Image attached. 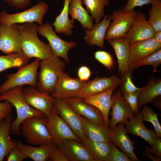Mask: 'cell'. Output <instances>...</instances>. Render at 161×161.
I'll list each match as a JSON object with an SVG mask.
<instances>
[{
	"instance_id": "6da1fadb",
	"label": "cell",
	"mask_w": 161,
	"mask_h": 161,
	"mask_svg": "<svg viewBox=\"0 0 161 161\" xmlns=\"http://www.w3.org/2000/svg\"><path fill=\"white\" fill-rule=\"evenodd\" d=\"M24 54L29 59L35 58L41 61L54 55L49 44L41 41L38 35V24L34 23L18 24Z\"/></svg>"
},
{
	"instance_id": "7a4b0ae2",
	"label": "cell",
	"mask_w": 161,
	"mask_h": 161,
	"mask_svg": "<svg viewBox=\"0 0 161 161\" xmlns=\"http://www.w3.org/2000/svg\"><path fill=\"white\" fill-rule=\"evenodd\" d=\"M24 89V86H18L0 94V101H7L16 108L17 117L11 123L10 132L16 136H18L21 134V126L24 120L32 117L45 116L42 112L31 107L26 102L23 96Z\"/></svg>"
},
{
	"instance_id": "3957f363",
	"label": "cell",
	"mask_w": 161,
	"mask_h": 161,
	"mask_svg": "<svg viewBox=\"0 0 161 161\" xmlns=\"http://www.w3.org/2000/svg\"><path fill=\"white\" fill-rule=\"evenodd\" d=\"M39 71L37 75V88L40 91L50 94L52 93L60 75L66 67L60 57L54 55L41 61Z\"/></svg>"
},
{
	"instance_id": "277c9868",
	"label": "cell",
	"mask_w": 161,
	"mask_h": 161,
	"mask_svg": "<svg viewBox=\"0 0 161 161\" xmlns=\"http://www.w3.org/2000/svg\"><path fill=\"white\" fill-rule=\"evenodd\" d=\"M44 117H34L24 120L21 126V133L29 144L41 145L53 144Z\"/></svg>"
},
{
	"instance_id": "5b68a950",
	"label": "cell",
	"mask_w": 161,
	"mask_h": 161,
	"mask_svg": "<svg viewBox=\"0 0 161 161\" xmlns=\"http://www.w3.org/2000/svg\"><path fill=\"white\" fill-rule=\"evenodd\" d=\"M41 61L36 58L18 69L16 72L7 75V79L0 86V94L12 88L26 85L37 88V71Z\"/></svg>"
},
{
	"instance_id": "8992f818",
	"label": "cell",
	"mask_w": 161,
	"mask_h": 161,
	"mask_svg": "<svg viewBox=\"0 0 161 161\" xmlns=\"http://www.w3.org/2000/svg\"><path fill=\"white\" fill-rule=\"evenodd\" d=\"M48 10L47 4L40 1L29 9L19 13L9 14L2 11L0 13V24L10 25L36 22L41 25L43 18Z\"/></svg>"
},
{
	"instance_id": "52a82bcc",
	"label": "cell",
	"mask_w": 161,
	"mask_h": 161,
	"mask_svg": "<svg viewBox=\"0 0 161 161\" xmlns=\"http://www.w3.org/2000/svg\"><path fill=\"white\" fill-rule=\"evenodd\" d=\"M46 124L51 135L53 143L60 148L62 140L66 139L81 140L75 134L70 128L59 116L54 106L49 115L46 116Z\"/></svg>"
},
{
	"instance_id": "ba28073f",
	"label": "cell",
	"mask_w": 161,
	"mask_h": 161,
	"mask_svg": "<svg viewBox=\"0 0 161 161\" xmlns=\"http://www.w3.org/2000/svg\"><path fill=\"white\" fill-rule=\"evenodd\" d=\"M37 30L40 35L48 40L54 55L63 58L69 63L68 52L71 49L76 47L77 42L66 41L60 38L54 30L52 25L48 22L38 25Z\"/></svg>"
},
{
	"instance_id": "9c48e42d",
	"label": "cell",
	"mask_w": 161,
	"mask_h": 161,
	"mask_svg": "<svg viewBox=\"0 0 161 161\" xmlns=\"http://www.w3.org/2000/svg\"><path fill=\"white\" fill-rule=\"evenodd\" d=\"M136 11L129 12L120 9L114 10L111 15V21L107 31L105 39L123 38L129 29L135 18Z\"/></svg>"
},
{
	"instance_id": "30bf717a",
	"label": "cell",
	"mask_w": 161,
	"mask_h": 161,
	"mask_svg": "<svg viewBox=\"0 0 161 161\" xmlns=\"http://www.w3.org/2000/svg\"><path fill=\"white\" fill-rule=\"evenodd\" d=\"M54 98V106L59 116L80 140H86L81 116L76 113L62 99Z\"/></svg>"
},
{
	"instance_id": "8fae6325",
	"label": "cell",
	"mask_w": 161,
	"mask_h": 161,
	"mask_svg": "<svg viewBox=\"0 0 161 161\" xmlns=\"http://www.w3.org/2000/svg\"><path fill=\"white\" fill-rule=\"evenodd\" d=\"M87 81H83L79 78L71 77L67 73L63 72L60 75L51 95L54 97L62 99L75 97Z\"/></svg>"
},
{
	"instance_id": "7c38bea8",
	"label": "cell",
	"mask_w": 161,
	"mask_h": 161,
	"mask_svg": "<svg viewBox=\"0 0 161 161\" xmlns=\"http://www.w3.org/2000/svg\"><path fill=\"white\" fill-rule=\"evenodd\" d=\"M156 31L149 24L146 15L137 11L134 20L123 37L130 44L154 38Z\"/></svg>"
},
{
	"instance_id": "4fadbf2b",
	"label": "cell",
	"mask_w": 161,
	"mask_h": 161,
	"mask_svg": "<svg viewBox=\"0 0 161 161\" xmlns=\"http://www.w3.org/2000/svg\"><path fill=\"white\" fill-rule=\"evenodd\" d=\"M0 50L7 55L16 52L23 53L17 24L10 25L0 24Z\"/></svg>"
},
{
	"instance_id": "5bb4252c",
	"label": "cell",
	"mask_w": 161,
	"mask_h": 161,
	"mask_svg": "<svg viewBox=\"0 0 161 161\" xmlns=\"http://www.w3.org/2000/svg\"><path fill=\"white\" fill-rule=\"evenodd\" d=\"M161 48V44L154 38L137 41L130 44L129 69L138 68L137 63Z\"/></svg>"
},
{
	"instance_id": "9a60e30c",
	"label": "cell",
	"mask_w": 161,
	"mask_h": 161,
	"mask_svg": "<svg viewBox=\"0 0 161 161\" xmlns=\"http://www.w3.org/2000/svg\"><path fill=\"white\" fill-rule=\"evenodd\" d=\"M23 96L29 106L42 112L46 116L49 115L54 106V98L51 95L30 86L24 89Z\"/></svg>"
},
{
	"instance_id": "2e32d148",
	"label": "cell",
	"mask_w": 161,
	"mask_h": 161,
	"mask_svg": "<svg viewBox=\"0 0 161 161\" xmlns=\"http://www.w3.org/2000/svg\"><path fill=\"white\" fill-rule=\"evenodd\" d=\"M120 83L121 79L115 75L109 77L97 76L93 80H88L75 97L83 99L100 94L112 88H116L120 85Z\"/></svg>"
},
{
	"instance_id": "e0dca14e",
	"label": "cell",
	"mask_w": 161,
	"mask_h": 161,
	"mask_svg": "<svg viewBox=\"0 0 161 161\" xmlns=\"http://www.w3.org/2000/svg\"><path fill=\"white\" fill-rule=\"evenodd\" d=\"M111 109V118L109 125L111 131L118 123H123L124 124L135 115L123 99L119 90L113 94Z\"/></svg>"
},
{
	"instance_id": "ac0fdd59",
	"label": "cell",
	"mask_w": 161,
	"mask_h": 161,
	"mask_svg": "<svg viewBox=\"0 0 161 161\" xmlns=\"http://www.w3.org/2000/svg\"><path fill=\"white\" fill-rule=\"evenodd\" d=\"M76 113L100 124H105L101 112L94 106L84 103L83 99L76 97L63 99Z\"/></svg>"
},
{
	"instance_id": "d6986e66",
	"label": "cell",
	"mask_w": 161,
	"mask_h": 161,
	"mask_svg": "<svg viewBox=\"0 0 161 161\" xmlns=\"http://www.w3.org/2000/svg\"><path fill=\"white\" fill-rule=\"evenodd\" d=\"M121 123L111 131L109 140L118 146L131 161H138L134 151V142L129 137L124 126Z\"/></svg>"
},
{
	"instance_id": "ffe728a7",
	"label": "cell",
	"mask_w": 161,
	"mask_h": 161,
	"mask_svg": "<svg viewBox=\"0 0 161 161\" xmlns=\"http://www.w3.org/2000/svg\"><path fill=\"white\" fill-rule=\"evenodd\" d=\"M143 122L141 110L124 124L127 132L142 138L151 146L157 137L155 132L146 128Z\"/></svg>"
},
{
	"instance_id": "44dd1931",
	"label": "cell",
	"mask_w": 161,
	"mask_h": 161,
	"mask_svg": "<svg viewBox=\"0 0 161 161\" xmlns=\"http://www.w3.org/2000/svg\"><path fill=\"white\" fill-rule=\"evenodd\" d=\"M60 148L68 161H95L80 142L76 140H63Z\"/></svg>"
},
{
	"instance_id": "7402d4cb",
	"label": "cell",
	"mask_w": 161,
	"mask_h": 161,
	"mask_svg": "<svg viewBox=\"0 0 161 161\" xmlns=\"http://www.w3.org/2000/svg\"><path fill=\"white\" fill-rule=\"evenodd\" d=\"M111 21V14L105 16L100 22L94 25L91 30L86 29L84 39L89 46L96 45L101 49L105 47L106 32Z\"/></svg>"
},
{
	"instance_id": "603a6c76",
	"label": "cell",
	"mask_w": 161,
	"mask_h": 161,
	"mask_svg": "<svg viewBox=\"0 0 161 161\" xmlns=\"http://www.w3.org/2000/svg\"><path fill=\"white\" fill-rule=\"evenodd\" d=\"M116 88H112L100 94L83 99L84 103L94 106L101 112L104 116L105 124L109 127L110 121L109 115L112 103V95Z\"/></svg>"
},
{
	"instance_id": "cb8c5ba5",
	"label": "cell",
	"mask_w": 161,
	"mask_h": 161,
	"mask_svg": "<svg viewBox=\"0 0 161 161\" xmlns=\"http://www.w3.org/2000/svg\"><path fill=\"white\" fill-rule=\"evenodd\" d=\"M85 134L89 140L95 142H110L111 130L105 124L97 123L81 116Z\"/></svg>"
},
{
	"instance_id": "d4e9b609",
	"label": "cell",
	"mask_w": 161,
	"mask_h": 161,
	"mask_svg": "<svg viewBox=\"0 0 161 161\" xmlns=\"http://www.w3.org/2000/svg\"><path fill=\"white\" fill-rule=\"evenodd\" d=\"M116 55L119 74L122 77L129 69L130 44L123 38L107 40Z\"/></svg>"
},
{
	"instance_id": "484cf974",
	"label": "cell",
	"mask_w": 161,
	"mask_h": 161,
	"mask_svg": "<svg viewBox=\"0 0 161 161\" xmlns=\"http://www.w3.org/2000/svg\"><path fill=\"white\" fill-rule=\"evenodd\" d=\"M137 106L139 110L147 104L152 103L157 97L161 95V79L152 76L146 85L139 90Z\"/></svg>"
},
{
	"instance_id": "4316f807",
	"label": "cell",
	"mask_w": 161,
	"mask_h": 161,
	"mask_svg": "<svg viewBox=\"0 0 161 161\" xmlns=\"http://www.w3.org/2000/svg\"><path fill=\"white\" fill-rule=\"evenodd\" d=\"M12 118L10 115L0 122V161H3L10 151L16 147L17 142L11 140L10 136Z\"/></svg>"
},
{
	"instance_id": "83f0119b",
	"label": "cell",
	"mask_w": 161,
	"mask_h": 161,
	"mask_svg": "<svg viewBox=\"0 0 161 161\" xmlns=\"http://www.w3.org/2000/svg\"><path fill=\"white\" fill-rule=\"evenodd\" d=\"M80 142L95 161H108L110 154V142H95L87 138L81 140Z\"/></svg>"
},
{
	"instance_id": "f1b7e54d",
	"label": "cell",
	"mask_w": 161,
	"mask_h": 161,
	"mask_svg": "<svg viewBox=\"0 0 161 161\" xmlns=\"http://www.w3.org/2000/svg\"><path fill=\"white\" fill-rule=\"evenodd\" d=\"M56 146L54 144H46L35 147L24 144L21 141L17 142L16 147L34 161H46L49 159L50 154Z\"/></svg>"
},
{
	"instance_id": "f546056e",
	"label": "cell",
	"mask_w": 161,
	"mask_h": 161,
	"mask_svg": "<svg viewBox=\"0 0 161 161\" xmlns=\"http://www.w3.org/2000/svg\"><path fill=\"white\" fill-rule=\"evenodd\" d=\"M69 12L71 19L78 21L84 29L90 30L93 27V19L83 7L82 0H71Z\"/></svg>"
},
{
	"instance_id": "4dcf8cb0",
	"label": "cell",
	"mask_w": 161,
	"mask_h": 161,
	"mask_svg": "<svg viewBox=\"0 0 161 161\" xmlns=\"http://www.w3.org/2000/svg\"><path fill=\"white\" fill-rule=\"evenodd\" d=\"M71 0H64L63 9L52 24L56 33H64L69 36L72 35V30L75 27L74 21L69 19V8Z\"/></svg>"
},
{
	"instance_id": "1f68e13d",
	"label": "cell",
	"mask_w": 161,
	"mask_h": 161,
	"mask_svg": "<svg viewBox=\"0 0 161 161\" xmlns=\"http://www.w3.org/2000/svg\"><path fill=\"white\" fill-rule=\"evenodd\" d=\"M29 60L22 53L16 52L0 55V73L13 68L19 69L28 64Z\"/></svg>"
},
{
	"instance_id": "d6a6232c",
	"label": "cell",
	"mask_w": 161,
	"mask_h": 161,
	"mask_svg": "<svg viewBox=\"0 0 161 161\" xmlns=\"http://www.w3.org/2000/svg\"><path fill=\"white\" fill-rule=\"evenodd\" d=\"M109 0H83L82 2L87 11L91 15L96 23L101 21L105 16L104 8L109 4Z\"/></svg>"
},
{
	"instance_id": "836d02e7",
	"label": "cell",
	"mask_w": 161,
	"mask_h": 161,
	"mask_svg": "<svg viewBox=\"0 0 161 161\" xmlns=\"http://www.w3.org/2000/svg\"><path fill=\"white\" fill-rule=\"evenodd\" d=\"M148 12V21L156 32L161 31V0H154Z\"/></svg>"
},
{
	"instance_id": "e575fe53",
	"label": "cell",
	"mask_w": 161,
	"mask_h": 161,
	"mask_svg": "<svg viewBox=\"0 0 161 161\" xmlns=\"http://www.w3.org/2000/svg\"><path fill=\"white\" fill-rule=\"evenodd\" d=\"M141 111L143 121L151 122L154 126L157 137L161 138V126L157 117L160 115L155 113L150 107L147 106H144Z\"/></svg>"
},
{
	"instance_id": "d590c367",
	"label": "cell",
	"mask_w": 161,
	"mask_h": 161,
	"mask_svg": "<svg viewBox=\"0 0 161 161\" xmlns=\"http://www.w3.org/2000/svg\"><path fill=\"white\" fill-rule=\"evenodd\" d=\"M132 71V70L129 69L121 77L120 87L119 90L122 94L134 92L139 91L140 89L136 87L133 83Z\"/></svg>"
},
{
	"instance_id": "8d00e7d4",
	"label": "cell",
	"mask_w": 161,
	"mask_h": 161,
	"mask_svg": "<svg viewBox=\"0 0 161 161\" xmlns=\"http://www.w3.org/2000/svg\"><path fill=\"white\" fill-rule=\"evenodd\" d=\"M161 64V48L148 56L139 61L137 64L138 67L151 65L155 71Z\"/></svg>"
},
{
	"instance_id": "74e56055",
	"label": "cell",
	"mask_w": 161,
	"mask_h": 161,
	"mask_svg": "<svg viewBox=\"0 0 161 161\" xmlns=\"http://www.w3.org/2000/svg\"><path fill=\"white\" fill-rule=\"evenodd\" d=\"M139 91L131 93L122 94L123 100L129 106L134 114L139 112L137 103L139 97Z\"/></svg>"
},
{
	"instance_id": "f35d334b",
	"label": "cell",
	"mask_w": 161,
	"mask_h": 161,
	"mask_svg": "<svg viewBox=\"0 0 161 161\" xmlns=\"http://www.w3.org/2000/svg\"><path fill=\"white\" fill-rule=\"evenodd\" d=\"M95 58L107 69L111 70L114 66V61L111 55L103 51H98L94 53Z\"/></svg>"
},
{
	"instance_id": "ab89813d",
	"label": "cell",
	"mask_w": 161,
	"mask_h": 161,
	"mask_svg": "<svg viewBox=\"0 0 161 161\" xmlns=\"http://www.w3.org/2000/svg\"><path fill=\"white\" fill-rule=\"evenodd\" d=\"M110 154L108 161H131V160L123 151H120L113 143L110 142Z\"/></svg>"
},
{
	"instance_id": "60d3db41",
	"label": "cell",
	"mask_w": 161,
	"mask_h": 161,
	"mask_svg": "<svg viewBox=\"0 0 161 161\" xmlns=\"http://www.w3.org/2000/svg\"><path fill=\"white\" fill-rule=\"evenodd\" d=\"M154 0H128L125 7L122 9L125 12H129L136 7H142L145 5L151 3Z\"/></svg>"
},
{
	"instance_id": "b9f144b4",
	"label": "cell",
	"mask_w": 161,
	"mask_h": 161,
	"mask_svg": "<svg viewBox=\"0 0 161 161\" xmlns=\"http://www.w3.org/2000/svg\"><path fill=\"white\" fill-rule=\"evenodd\" d=\"M13 107L12 104L7 101L0 102V122L10 115Z\"/></svg>"
},
{
	"instance_id": "7bdbcfd3",
	"label": "cell",
	"mask_w": 161,
	"mask_h": 161,
	"mask_svg": "<svg viewBox=\"0 0 161 161\" xmlns=\"http://www.w3.org/2000/svg\"><path fill=\"white\" fill-rule=\"evenodd\" d=\"M7 157V161H22L27 158V156L16 147L10 152Z\"/></svg>"
},
{
	"instance_id": "ee69618b",
	"label": "cell",
	"mask_w": 161,
	"mask_h": 161,
	"mask_svg": "<svg viewBox=\"0 0 161 161\" xmlns=\"http://www.w3.org/2000/svg\"><path fill=\"white\" fill-rule=\"evenodd\" d=\"M10 6L18 9L26 8L32 0H3Z\"/></svg>"
},
{
	"instance_id": "f6af8a7d",
	"label": "cell",
	"mask_w": 161,
	"mask_h": 161,
	"mask_svg": "<svg viewBox=\"0 0 161 161\" xmlns=\"http://www.w3.org/2000/svg\"><path fill=\"white\" fill-rule=\"evenodd\" d=\"M49 159L52 161H68L61 149L57 146L51 151Z\"/></svg>"
},
{
	"instance_id": "bcb514c9",
	"label": "cell",
	"mask_w": 161,
	"mask_h": 161,
	"mask_svg": "<svg viewBox=\"0 0 161 161\" xmlns=\"http://www.w3.org/2000/svg\"><path fill=\"white\" fill-rule=\"evenodd\" d=\"M151 146V148L145 147V150L157 157L161 158V138H157Z\"/></svg>"
},
{
	"instance_id": "7dc6e473",
	"label": "cell",
	"mask_w": 161,
	"mask_h": 161,
	"mask_svg": "<svg viewBox=\"0 0 161 161\" xmlns=\"http://www.w3.org/2000/svg\"><path fill=\"white\" fill-rule=\"evenodd\" d=\"M91 74V71L87 66H82L79 69L78 71V78L83 81H87Z\"/></svg>"
},
{
	"instance_id": "c3c4849f",
	"label": "cell",
	"mask_w": 161,
	"mask_h": 161,
	"mask_svg": "<svg viewBox=\"0 0 161 161\" xmlns=\"http://www.w3.org/2000/svg\"><path fill=\"white\" fill-rule=\"evenodd\" d=\"M143 154L144 156L148 157L154 161H160L161 160V158L157 157L145 150L143 152Z\"/></svg>"
},
{
	"instance_id": "681fc988",
	"label": "cell",
	"mask_w": 161,
	"mask_h": 161,
	"mask_svg": "<svg viewBox=\"0 0 161 161\" xmlns=\"http://www.w3.org/2000/svg\"><path fill=\"white\" fill-rule=\"evenodd\" d=\"M153 103L159 109H161V96L156 98L153 101Z\"/></svg>"
},
{
	"instance_id": "f907efd6",
	"label": "cell",
	"mask_w": 161,
	"mask_h": 161,
	"mask_svg": "<svg viewBox=\"0 0 161 161\" xmlns=\"http://www.w3.org/2000/svg\"><path fill=\"white\" fill-rule=\"evenodd\" d=\"M154 38L157 42L161 44V31L156 32Z\"/></svg>"
}]
</instances>
